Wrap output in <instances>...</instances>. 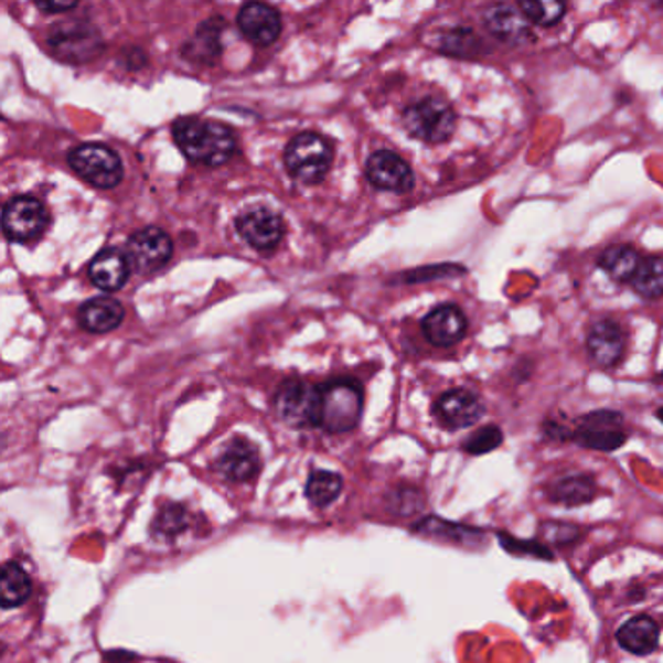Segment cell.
<instances>
[{
	"label": "cell",
	"instance_id": "cell-1",
	"mask_svg": "<svg viewBox=\"0 0 663 663\" xmlns=\"http://www.w3.org/2000/svg\"><path fill=\"white\" fill-rule=\"evenodd\" d=\"M172 135L183 154L195 164H226L238 148L236 132L228 125L201 117H181L173 121Z\"/></svg>",
	"mask_w": 663,
	"mask_h": 663
},
{
	"label": "cell",
	"instance_id": "cell-2",
	"mask_svg": "<svg viewBox=\"0 0 663 663\" xmlns=\"http://www.w3.org/2000/svg\"><path fill=\"white\" fill-rule=\"evenodd\" d=\"M321 407L320 426L331 435H341L356 428L361 423L362 395L361 385L354 379H333L320 385Z\"/></svg>",
	"mask_w": 663,
	"mask_h": 663
},
{
	"label": "cell",
	"instance_id": "cell-3",
	"mask_svg": "<svg viewBox=\"0 0 663 663\" xmlns=\"http://www.w3.org/2000/svg\"><path fill=\"white\" fill-rule=\"evenodd\" d=\"M458 125V115L448 99L426 96L403 111V127L413 139L428 145H440L451 139Z\"/></svg>",
	"mask_w": 663,
	"mask_h": 663
},
{
	"label": "cell",
	"instance_id": "cell-4",
	"mask_svg": "<svg viewBox=\"0 0 663 663\" xmlns=\"http://www.w3.org/2000/svg\"><path fill=\"white\" fill-rule=\"evenodd\" d=\"M47 50L66 65H84L104 51V38L88 20H63L51 25Z\"/></svg>",
	"mask_w": 663,
	"mask_h": 663
},
{
	"label": "cell",
	"instance_id": "cell-5",
	"mask_svg": "<svg viewBox=\"0 0 663 663\" xmlns=\"http://www.w3.org/2000/svg\"><path fill=\"white\" fill-rule=\"evenodd\" d=\"M331 164L333 147L320 132H300L285 150V165L290 178L303 185H316L325 180Z\"/></svg>",
	"mask_w": 663,
	"mask_h": 663
},
{
	"label": "cell",
	"instance_id": "cell-6",
	"mask_svg": "<svg viewBox=\"0 0 663 663\" xmlns=\"http://www.w3.org/2000/svg\"><path fill=\"white\" fill-rule=\"evenodd\" d=\"M68 165L98 189H114L124 180V164L115 150L104 145H81L68 152Z\"/></svg>",
	"mask_w": 663,
	"mask_h": 663
},
{
	"label": "cell",
	"instance_id": "cell-7",
	"mask_svg": "<svg viewBox=\"0 0 663 663\" xmlns=\"http://www.w3.org/2000/svg\"><path fill=\"white\" fill-rule=\"evenodd\" d=\"M275 407L279 417L295 428L320 426V385H311L296 377L287 379L275 395Z\"/></svg>",
	"mask_w": 663,
	"mask_h": 663
},
{
	"label": "cell",
	"instance_id": "cell-8",
	"mask_svg": "<svg viewBox=\"0 0 663 663\" xmlns=\"http://www.w3.org/2000/svg\"><path fill=\"white\" fill-rule=\"evenodd\" d=\"M629 435L624 432V418L617 410H591L578 418V425L573 430L574 442L588 450H619Z\"/></svg>",
	"mask_w": 663,
	"mask_h": 663
},
{
	"label": "cell",
	"instance_id": "cell-9",
	"mask_svg": "<svg viewBox=\"0 0 663 663\" xmlns=\"http://www.w3.org/2000/svg\"><path fill=\"white\" fill-rule=\"evenodd\" d=\"M50 224V214L42 201L30 195H18L4 203L2 208V229L10 242L25 244L40 238Z\"/></svg>",
	"mask_w": 663,
	"mask_h": 663
},
{
	"label": "cell",
	"instance_id": "cell-10",
	"mask_svg": "<svg viewBox=\"0 0 663 663\" xmlns=\"http://www.w3.org/2000/svg\"><path fill=\"white\" fill-rule=\"evenodd\" d=\"M173 254V244L164 229L148 226L137 229L131 238L127 239L125 255L135 269L139 272H154L162 269L170 261Z\"/></svg>",
	"mask_w": 663,
	"mask_h": 663
},
{
	"label": "cell",
	"instance_id": "cell-11",
	"mask_svg": "<svg viewBox=\"0 0 663 663\" xmlns=\"http://www.w3.org/2000/svg\"><path fill=\"white\" fill-rule=\"evenodd\" d=\"M236 229L249 246L257 252H272L285 238V218L279 213L257 206L236 218Z\"/></svg>",
	"mask_w": 663,
	"mask_h": 663
},
{
	"label": "cell",
	"instance_id": "cell-12",
	"mask_svg": "<svg viewBox=\"0 0 663 663\" xmlns=\"http://www.w3.org/2000/svg\"><path fill=\"white\" fill-rule=\"evenodd\" d=\"M436 420L448 430H461L479 423L484 415V405L469 389H450L435 403Z\"/></svg>",
	"mask_w": 663,
	"mask_h": 663
},
{
	"label": "cell",
	"instance_id": "cell-13",
	"mask_svg": "<svg viewBox=\"0 0 663 663\" xmlns=\"http://www.w3.org/2000/svg\"><path fill=\"white\" fill-rule=\"evenodd\" d=\"M366 175L374 188L392 193H409L415 188V173L402 156L392 150H377L370 156Z\"/></svg>",
	"mask_w": 663,
	"mask_h": 663
},
{
	"label": "cell",
	"instance_id": "cell-14",
	"mask_svg": "<svg viewBox=\"0 0 663 663\" xmlns=\"http://www.w3.org/2000/svg\"><path fill=\"white\" fill-rule=\"evenodd\" d=\"M238 28L247 42L257 47H267L279 40L282 32V18L277 9L263 2H249L242 7L238 14Z\"/></svg>",
	"mask_w": 663,
	"mask_h": 663
},
{
	"label": "cell",
	"instance_id": "cell-15",
	"mask_svg": "<svg viewBox=\"0 0 663 663\" xmlns=\"http://www.w3.org/2000/svg\"><path fill=\"white\" fill-rule=\"evenodd\" d=\"M586 349L598 366L614 368L627 351V335L617 321L599 320L588 331Z\"/></svg>",
	"mask_w": 663,
	"mask_h": 663
},
{
	"label": "cell",
	"instance_id": "cell-16",
	"mask_svg": "<svg viewBox=\"0 0 663 663\" xmlns=\"http://www.w3.org/2000/svg\"><path fill=\"white\" fill-rule=\"evenodd\" d=\"M467 318L461 308L453 303L436 306L435 310L428 311L423 320V333L426 341L435 346H453L463 341L467 335Z\"/></svg>",
	"mask_w": 663,
	"mask_h": 663
},
{
	"label": "cell",
	"instance_id": "cell-17",
	"mask_svg": "<svg viewBox=\"0 0 663 663\" xmlns=\"http://www.w3.org/2000/svg\"><path fill=\"white\" fill-rule=\"evenodd\" d=\"M259 469H261L259 451L254 443L247 442L244 438L232 440L216 459V471L232 483H246L259 473Z\"/></svg>",
	"mask_w": 663,
	"mask_h": 663
},
{
	"label": "cell",
	"instance_id": "cell-18",
	"mask_svg": "<svg viewBox=\"0 0 663 663\" xmlns=\"http://www.w3.org/2000/svg\"><path fill=\"white\" fill-rule=\"evenodd\" d=\"M88 275L94 282L104 292H115L125 287L131 275V263L127 255L117 249V247H104L88 267Z\"/></svg>",
	"mask_w": 663,
	"mask_h": 663
},
{
	"label": "cell",
	"instance_id": "cell-19",
	"mask_svg": "<svg viewBox=\"0 0 663 663\" xmlns=\"http://www.w3.org/2000/svg\"><path fill=\"white\" fill-rule=\"evenodd\" d=\"M484 25L491 35L504 43H522L530 38V20L520 7L492 4L484 12Z\"/></svg>",
	"mask_w": 663,
	"mask_h": 663
},
{
	"label": "cell",
	"instance_id": "cell-20",
	"mask_svg": "<svg viewBox=\"0 0 663 663\" xmlns=\"http://www.w3.org/2000/svg\"><path fill=\"white\" fill-rule=\"evenodd\" d=\"M226 22L222 17H213L201 22L195 35L183 45V57L201 63V65H213L222 53V33Z\"/></svg>",
	"mask_w": 663,
	"mask_h": 663
},
{
	"label": "cell",
	"instance_id": "cell-21",
	"mask_svg": "<svg viewBox=\"0 0 663 663\" xmlns=\"http://www.w3.org/2000/svg\"><path fill=\"white\" fill-rule=\"evenodd\" d=\"M617 642L631 654H652L660 644V627L650 614H637L619 627Z\"/></svg>",
	"mask_w": 663,
	"mask_h": 663
},
{
	"label": "cell",
	"instance_id": "cell-22",
	"mask_svg": "<svg viewBox=\"0 0 663 663\" xmlns=\"http://www.w3.org/2000/svg\"><path fill=\"white\" fill-rule=\"evenodd\" d=\"M125 308L119 300L109 296H99L84 302L78 310V323L88 333H109L121 325Z\"/></svg>",
	"mask_w": 663,
	"mask_h": 663
},
{
	"label": "cell",
	"instance_id": "cell-23",
	"mask_svg": "<svg viewBox=\"0 0 663 663\" xmlns=\"http://www.w3.org/2000/svg\"><path fill=\"white\" fill-rule=\"evenodd\" d=\"M547 499L553 500L555 504H565L568 509L588 504L591 500L598 496V484L594 481V477L584 475H566L563 479H557L547 486Z\"/></svg>",
	"mask_w": 663,
	"mask_h": 663
},
{
	"label": "cell",
	"instance_id": "cell-24",
	"mask_svg": "<svg viewBox=\"0 0 663 663\" xmlns=\"http://www.w3.org/2000/svg\"><path fill=\"white\" fill-rule=\"evenodd\" d=\"M32 578L28 576L24 568L10 560L2 566L0 574V601L4 609L24 606L25 601L32 596Z\"/></svg>",
	"mask_w": 663,
	"mask_h": 663
},
{
	"label": "cell",
	"instance_id": "cell-25",
	"mask_svg": "<svg viewBox=\"0 0 663 663\" xmlns=\"http://www.w3.org/2000/svg\"><path fill=\"white\" fill-rule=\"evenodd\" d=\"M640 263L642 257L634 247L619 244V246L607 247L606 252L599 255L598 267L606 270L611 279L631 282L639 270Z\"/></svg>",
	"mask_w": 663,
	"mask_h": 663
},
{
	"label": "cell",
	"instance_id": "cell-26",
	"mask_svg": "<svg viewBox=\"0 0 663 663\" xmlns=\"http://www.w3.org/2000/svg\"><path fill=\"white\" fill-rule=\"evenodd\" d=\"M343 491V477L333 471L318 469L311 473L306 483V499L310 500L311 506L325 509L331 502H335Z\"/></svg>",
	"mask_w": 663,
	"mask_h": 663
},
{
	"label": "cell",
	"instance_id": "cell-27",
	"mask_svg": "<svg viewBox=\"0 0 663 663\" xmlns=\"http://www.w3.org/2000/svg\"><path fill=\"white\" fill-rule=\"evenodd\" d=\"M637 295L648 300L663 296V255H650L640 263L637 275L631 280Z\"/></svg>",
	"mask_w": 663,
	"mask_h": 663
},
{
	"label": "cell",
	"instance_id": "cell-28",
	"mask_svg": "<svg viewBox=\"0 0 663 663\" xmlns=\"http://www.w3.org/2000/svg\"><path fill=\"white\" fill-rule=\"evenodd\" d=\"M438 50L446 55H453V57H479L483 53V42L479 40V35L473 30L456 28V30L443 33Z\"/></svg>",
	"mask_w": 663,
	"mask_h": 663
},
{
	"label": "cell",
	"instance_id": "cell-29",
	"mask_svg": "<svg viewBox=\"0 0 663 663\" xmlns=\"http://www.w3.org/2000/svg\"><path fill=\"white\" fill-rule=\"evenodd\" d=\"M188 510L181 504H168L156 514L154 522L150 525V533L154 539H175L180 533L188 530Z\"/></svg>",
	"mask_w": 663,
	"mask_h": 663
},
{
	"label": "cell",
	"instance_id": "cell-30",
	"mask_svg": "<svg viewBox=\"0 0 663 663\" xmlns=\"http://www.w3.org/2000/svg\"><path fill=\"white\" fill-rule=\"evenodd\" d=\"M565 2L560 0H522L520 10L524 12V17L532 24L541 25V28H550L557 25L566 14Z\"/></svg>",
	"mask_w": 663,
	"mask_h": 663
},
{
	"label": "cell",
	"instance_id": "cell-31",
	"mask_svg": "<svg viewBox=\"0 0 663 663\" xmlns=\"http://www.w3.org/2000/svg\"><path fill=\"white\" fill-rule=\"evenodd\" d=\"M417 532L426 533V535H435V537H442V539L453 541V543H461L467 545L469 541L475 543L481 537V532L471 530V527H463V525L448 524L442 520H425V524L417 525Z\"/></svg>",
	"mask_w": 663,
	"mask_h": 663
},
{
	"label": "cell",
	"instance_id": "cell-32",
	"mask_svg": "<svg viewBox=\"0 0 663 663\" xmlns=\"http://www.w3.org/2000/svg\"><path fill=\"white\" fill-rule=\"evenodd\" d=\"M502 442H504V435H502L499 426L486 425L467 438L463 442V450L471 453V456H484V453L500 448Z\"/></svg>",
	"mask_w": 663,
	"mask_h": 663
},
{
	"label": "cell",
	"instance_id": "cell-33",
	"mask_svg": "<svg viewBox=\"0 0 663 663\" xmlns=\"http://www.w3.org/2000/svg\"><path fill=\"white\" fill-rule=\"evenodd\" d=\"M387 504H389L387 509L395 512L397 516H410V514H415V512L423 509L425 499H423V494L417 489L405 486V489H395V491H392Z\"/></svg>",
	"mask_w": 663,
	"mask_h": 663
},
{
	"label": "cell",
	"instance_id": "cell-34",
	"mask_svg": "<svg viewBox=\"0 0 663 663\" xmlns=\"http://www.w3.org/2000/svg\"><path fill=\"white\" fill-rule=\"evenodd\" d=\"M466 267L456 265V263H443V265H430L423 269L410 270L405 277V282H428V280L448 279V277H459L466 275Z\"/></svg>",
	"mask_w": 663,
	"mask_h": 663
},
{
	"label": "cell",
	"instance_id": "cell-35",
	"mask_svg": "<svg viewBox=\"0 0 663 663\" xmlns=\"http://www.w3.org/2000/svg\"><path fill=\"white\" fill-rule=\"evenodd\" d=\"M500 545L504 547V549L512 553V555H524V557H533V558H547L550 560L553 555H550V550L545 547V545H539V543H535V541H516L512 535H504V533H500L499 535Z\"/></svg>",
	"mask_w": 663,
	"mask_h": 663
},
{
	"label": "cell",
	"instance_id": "cell-36",
	"mask_svg": "<svg viewBox=\"0 0 663 663\" xmlns=\"http://www.w3.org/2000/svg\"><path fill=\"white\" fill-rule=\"evenodd\" d=\"M545 530L549 532L547 533V537L555 541V543H558V545H563V543H568V541L578 537V530L573 527V525L558 524V522H555V524L545 525Z\"/></svg>",
	"mask_w": 663,
	"mask_h": 663
},
{
	"label": "cell",
	"instance_id": "cell-37",
	"mask_svg": "<svg viewBox=\"0 0 663 663\" xmlns=\"http://www.w3.org/2000/svg\"><path fill=\"white\" fill-rule=\"evenodd\" d=\"M35 7L47 14H63V12L76 9L78 4L76 2H35Z\"/></svg>",
	"mask_w": 663,
	"mask_h": 663
},
{
	"label": "cell",
	"instance_id": "cell-38",
	"mask_svg": "<svg viewBox=\"0 0 663 663\" xmlns=\"http://www.w3.org/2000/svg\"><path fill=\"white\" fill-rule=\"evenodd\" d=\"M655 417H657V420H660V423L663 425V407H660V409L655 410Z\"/></svg>",
	"mask_w": 663,
	"mask_h": 663
},
{
	"label": "cell",
	"instance_id": "cell-39",
	"mask_svg": "<svg viewBox=\"0 0 663 663\" xmlns=\"http://www.w3.org/2000/svg\"><path fill=\"white\" fill-rule=\"evenodd\" d=\"M662 377H663V372H662Z\"/></svg>",
	"mask_w": 663,
	"mask_h": 663
}]
</instances>
